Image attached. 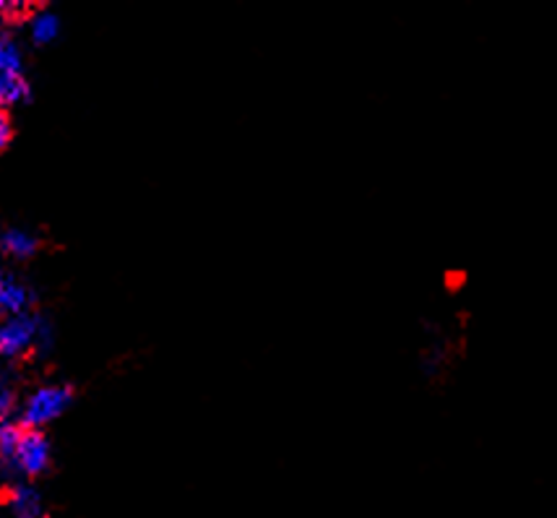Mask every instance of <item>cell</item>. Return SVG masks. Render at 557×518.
Segmentation results:
<instances>
[{
  "instance_id": "1",
  "label": "cell",
  "mask_w": 557,
  "mask_h": 518,
  "mask_svg": "<svg viewBox=\"0 0 557 518\" xmlns=\"http://www.w3.org/2000/svg\"><path fill=\"white\" fill-rule=\"evenodd\" d=\"M13 464L26 477H39L50 464V443L48 437L39 433L37 428H26L22 424V435H18L16 451H13Z\"/></svg>"
},
{
  "instance_id": "2",
  "label": "cell",
  "mask_w": 557,
  "mask_h": 518,
  "mask_svg": "<svg viewBox=\"0 0 557 518\" xmlns=\"http://www.w3.org/2000/svg\"><path fill=\"white\" fill-rule=\"evenodd\" d=\"M71 391L69 388H42L32 396L29 407H26V428H37V424L50 422L69 407Z\"/></svg>"
},
{
  "instance_id": "3",
  "label": "cell",
  "mask_w": 557,
  "mask_h": 518,
  "mask_svg": "<svg viewBox=\"0 0 557 518\" xmlns=\"http://www.w3.org/2000/svg\"><path fill=\"white\" fill-rule=\"evenodd\" d=\"M32 336H35V325L29 321H22V318L0 325V355H18L32 342Z\"/></svg>"
},
{
  "instance_id": "4",
  "label": "cell",
  "mask_w": 557,
  "mask_h": 518,
  "mask_svg": "<svg viewBox=\"0 0 557 518\" xmlns=\"http://www.w3.org/2000/svg\"><path fill=\"white\" fill-rule=\"evenodd\" d=\"M9 506L13 518H42V503H39V497L35 493H29V490L13 493Z\"/></svg>"
},
{
  "instance_id": "5",
  "label": "cell",
  "mask_w": 557,
  "mask_h": 518,
  "mask_svg": "<svg viewBox=\"0 0 557 518\" xmlns=\"http://www.w3.org/2000/svg\"><path fill=\"white\" fill-rule=\"evenodd\" d=\"M24 91V82L18 76V71H9V69H0V104L13 102V99L22 97Z\"/></svg>"
},
{
  "instance_id": "6",
  "label": "cell",
  "mask_w": 557,
  "mask_h": 518,
  "mask_svg": "<svg viewBox=\"0 0 557 518\" xmlns=\"http://www.w3.org/2000/svg\"><path fill=\"white\" fill-rule=\"evenodd\" d=\"M13 138V123H11V115L0 108V151L5 149V146L11 144Z\"/></svg>"
},
{
  "instance_id": "7",
  "label": "cell",
  "mask_w": 557,
  "mask_h": 518,
  "mask_svg": "<svg viewBox=\"0 0 557 518\" xmlns=\"http://www.w3.org/2000/svg\"><path fill=\"white\" fill-rule=\"evenodd\" d=\"M37 39H50L52 35H55V18H42V22H37Z\"/></svg>"
}]
</instances>
